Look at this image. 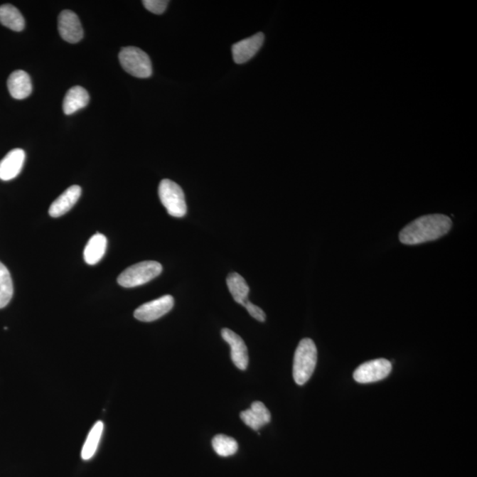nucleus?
Here are the masks:
<instances>
[{
	"label": "nucleus",
	"mask_w": 477,
	"mask_h": 477,
	"mask_svg": "<svg viewBox=\"0 0 477 477\" xmlns=\"http://www.w3.org/2000/svg\"><path fill=\"white\" fill-rule=\"evenodd\" d=\"M451 227V220L445 215H426L406 225L400 232V240L406 245L432 242L446 235Z\"/></svg>",
	"instance_id": "obj_1"
},
{
	"label": "nucleus",
	"mask_w": 477,
	"mask_h": 477,
	"mask_svg": "<svg viewBox=\"0 0 477 477\" xmlns=\"http://www.w3.org/2000/svg\"><path fill=\"white\" fill-rule=\"evenodd\" d=\"M318 362V350L314 341L304 338L299 343L294 358L293 376L296 383L304 385L311 377Z\"/></svg>",
	"instance_id": "obj_2"
},
{
	"label": "nucleus",
	"mask_w": 477,
	"mask_h": 477,
	"mask_svg": "<svg viewBox=\"0 0 477 477\" xmlns=\"http://www.w3.org/2000/svg\"><path fill=\"white\" fill-rule=\"evenodd\" d=\"M162 265L156 261H144L132 265L119 276L120 286L131 289L143 286L161 274Z\"/></svg>",
	"instance_id": "obj_3"
},
{
	"label": "nucleus",
	"mask_w": 477,
	"mask_h": 477,
	"mask_svg": "<svg viewBox=\"0 0 477 477\" xmlns=\"http://www.w3.org/2000/svg\"><path fill=\"white\" fill-rule=\"evenodd\" d=\"M120 64L124 70L137 78H148L152 74L151 59L136 47H125L119 54Z\"/></svg>",
	"instance_id": "obj_4"
},
{
	"label": "nucleus",
	"mask_w": 477,
	"mask_h": 477,
	"mask_svg": "<svg viewBox=\"0 0 477 477\" xmlns=\"http://www.w3.org/2000/svg\"><path fill=\"white\" fill-rule=\"evenodd\" d=\"M159 195L171 216L182 218L187 213L184 192L176 182L167 179L160 182Z\"/></svg>",
	"instance_id": "obj_5"
},
{
	"label": "nucleus",
	"mask_w": 477,
	"mask_h": 477,
	"mask_svg": "<svg viewBox=\"0 0 477 477\" xmlns=\"http://www.w3.org/2000/svg\"><path fill=\"white\" fill-rule=\"evenodd\" d=\"M391 371L392 363L388 360H373L360 365L354 373V378L358 383H374L387 378Z\"/></svg>",
	"instance_id": "obj_6"
},
{
	"label": "nucleus",
	"mask_w": 477,
	"mask_h": 477,
	"mask_svg": "<svg viewBox=\"0 0 477 477\" xmlns=\"http://www.w3.org/2000/svg\"><path fill=\"white\" fill-rule=\"evenodd\" d=\"M173 297L167 294L140 306L134 311V316L141 322L155 321L167 314L173 308Z\"/></svg>",
	"instance_id": "obj_7"
},
{
	"label": "nucleus",
	"mask_w": 477,
	"mask_h": 477,
	"mask_svg": "<svg viewBox=\"0 0 477 477\" xmlns=\"http://www.w3.org/2000/svg\"><path fill=\"white\" fill-rule=\"evenodd\" d=\"M59 32L61 38L70 43H76L83 38V30L77 14L64 10L59 16Z\"/></svg>",
	"instance_id": "obj_8"
},
{
	"label": "nucleus",
	"mask_w": 477,
	"mask_h": 477,
	"mask_svg": "<svg viewBox=\"0 0 477 477\" xmlns=\"http://www.w3.org/2000/svg\"><path fill=\"white\" fill-rule=\"evenodd\" d=\"M264 41V36L263 33L259 32L249 38L236 43L232 47V57L235 63L243 64L252 59L261 49Z\"/></svg>",
	"instance_id": "obj_9"
},
{
	"label": "nucleus",
	"mask_w": 477,
	"mask_h": 477,
	"mask_svg": "<svg viewBox=\"0 0 477 477\" xmlns=\"http://www.w3.org/2000/svg\"><path fill=\"white\" fill-rule=\"evenodd\" d=\"M222 338L231 348V358L239 370H247L249 365V354L245 342L235 331L225 328L221 331Z\"/></svg>",
	"instance_id": "obj_10"
},
{
	"label": "nucleus",
	"mask_w": 477,
	"mask_h": 477,
	"mask_svg": "<svg viewBox=\"0 0 477 477\" xmlns=\"http://www.w3.org/2000/svg\"><path fill=\"white\" fill-rule=\"evenodd\" d=\"M25 158L26 155L21 149H14L7 153L5 158L0 161V180L11 181L19 176L24 165Z\"/></svg>",
	"instance_id": "obj_11"
},
{
	"label": "nucleus",
	"mask_w": 477,
	"mask_h": 477,
	"mask_svg": "<svg viewBox=\"0 0 477 477\" xmlns=\"http://www.w3.org/2000/svg\"><path fill=\"white\" fill-rule=\"evenodd\" d=\"M81 195V187L77 185L71 186L52 203L49 209L50 216L53 218L63 216L75 205Z\"/></svg>",
	"instance_id": "obj_12"
},
{
	"label": "nucleus",
	"mask_w": 477,
	"mask_h": 477,
	"mask_svg": "<svg viewBox=\"0 0 477 477\" xmlns=\"http://www.w3.org/2000/svg\"><path fill=\"white\" fill-rule=\"evenodd\" d=\"M240 418L244 424L249 426L254 431H259L263 426L271 422V413L264 404L261 402H254L250 409L240 413Z\"/></svg>",
	"instance_id": "obj_13"
},
{
	"label": "nucleus",
	"mask_w": 477,
	"mask_h": 477,
	"mask_svg": "<svg viewBox=\"0 0 477 477\" xmlns=\"http://www.w3.org/2000/svg\"><path fill=\"white\" fill-rule=\"evenodd\" d=\"M9 93L16 100H24L32 92L30 75L23 70H17L10 75L7 81Z\"/></svg>",
	"instance_id": "obj_14"
},
{
	"label": "nucleus",
	"mask_w": 477,
	"mask_h": 477,
	"mask_svg": "<svg viewBox=\"0 0 477 477\" xmlns=\"http://www.w3.org/2000/svg\"><path fill=\"white\" fill-rule=\"evenodd\" d=\"M89 93L82 87L75 86L68 90L63 102L65 114L71 115L88 105Z\"/></svg>",
	"instance_id": "obj_15"
},
{
	"label": "nucleus",
	"mask_w": 477,
	"mask_h": 477,
	"mask_svg": "<svg viewBox=\"0 0 477 477\" xmlns=\"http://www.w3.org/2000/svg\"><path fill=\"white\" fill-rule=\"evenodd\" d=\"M107 247V239L104 235L97 234L90 238L85 247V260L90 265H95L104 257Z\"/></svg>",
	"instance_id": "obj_16"
},
{
	"label": "nucleus",
	"mask_w": 477,
	"mask_h": 477,
	"mask_svg": "<svg viewBox=\"0 0 477 477\" xmlns=\"http://www.w3.org/2000/svg\"><path fill=\"white\" fill-rule=\"evenodd\" d=\"M0 23L14 31H23L25 27L23 14L9 4L0 6Z\"/></svg>",
	"instance_id": "obj_17"
},
{
	"label": "nucleus",
	"mask_w": 477,
	"mask_h": 477,
	"mask_svg": "<svg viewBox=\"0 0 477 477\" xmlns=\"http://www.w3.org/2000/svg\"><path fill=\"white\" fill-rule=\"evenodd\" d=\"M229 291L237 304L244 305L249 301L250 287L246 280L238 273L234 272L229 274L227 279Z\"/></svg>",
	"instance_id": "obj_18"
},
{
	"label": "nucleus",
	"mask_w": 477,
	"mask_h": 477,
	"mask_svg": "<svg viewBox=\"0 0 477 477\" xmlns=\"http://www.w3.org/2000/svg\"><path fill=\"white\" fill-rule=\"evenodd\" d=\"M104 432V422L98 421L90 429L88 436H87L85 446L82 450V458L85 461H89L96 454L98 445L101 440L102 434Z\"/></svg>",
	"instance_id": "obj_19"
},
{
	"label": "nucleus",
	"mask_w": 477,
	"mask_h": 477,
	"mask_svg": "<svg viewBox=\"0 0 477 477\" xmlns=\"http://www.w3.org/2000/svg\"><path fill=\"white\" fill-rule=\"evenodd\" d=\"M14 294L13 280L5 265L0 262V309L9 304Z\"/></svg>",
	"instance_id": "obj_20"
},
{
	"label": "nucleus",
	"mask_w": 477,
	"mask_h": 477,
	"mask_svg": "<svg viewBox=\"0 0 477 477\" xmlns=\"http://www.w3.org/2000/svg\"><path fill=\"white\" fill-rule=\"evenodd\" d=\"M213 447L218 455L221 457H229L237 453L238 443L236 440L225 435L215 436L213 439Z\"/></svg>",
	"instance_id": "obj_21"
},
{
	"label": "nucleus",
	"mask_w": 477,
	"mask_h": 477,
	"mask_svg": "<svg viewBox=\"0 0 477 477\" xmlns=\"http://www.w3.org/2000/svg\"><path fill=\"white\" fill-rule=\"evenodd\" d=\"M168 3L166 0H144L143 1L145 9L155 14H161L165 12Z\"/></svg>",
	"instance_id": "obj_22"
},
{
	"label": "nucleus",
	"mask_w": 477,
	"mask_h": 477,
	"mask_svg": "<svg viewBox=\"0 0 477 477\" xmlns=\"http://www.w3.org/2000/svg\"><path fill=\"white\" fill-rule=\"evenodd\" d=\"M244 308H245L250 316L254 319H257V321L264 322L265 319H267V315H265L263 309L257 307V305L253 304L250 301H247V304L244 305Z\"/></svg>",
	"instance_id": "obj_23"
}]
</instances>
